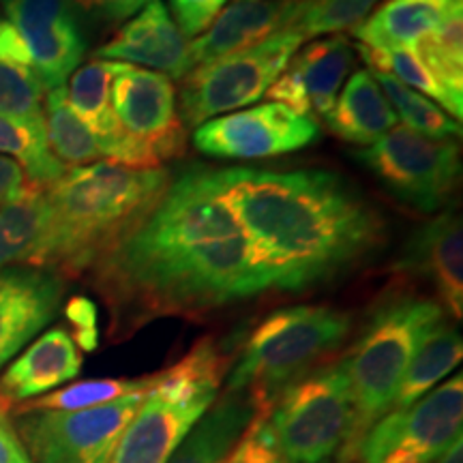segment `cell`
<instances>
[{
    "label": "cell",
    "mask_w": 463,
    "mask_h": 463,
    "mask_svg": "<svg viewBox=\"0 0 463 463\" xmlns=\"http://www.w3.org/2000/svg\"><path fill=\"white\" fill-rule=\"evenodd\" d=\"M116 118L140 140L159 164L178 157L184 148V125L176 109V89L167 75L120 62L112 84Z\"/></svg>",
    "instance_id": "7c38bea8"
},
{
    "label": "cell",
    "mask_w": 463,
    "mask_h": 463,
    "mask_svg": "<svg viewBox=\"0 0 463 463\" xmlns=\"http://www.w3.org/2000/svg\"><path fill=\"white\" fill-rule=\"evenodd\" d=\"M436 463H463V444L461 439L459 442H455L453 447L449 449V453L442 457V459H438Z\"/></svg>",
    "instance_id": "60d3db41"
},
{
    "label": "cell",
    "mask_w": 463,
    "mask_h": 463,
    "mask_svg": "<svg viewBox=\"0 0 463 463\" xmlns=\"http://www.w3.org/2000/svg\"><path fill=\"white\" fill-rule=\"evenodd\" d=\"M412 48L436 82L453 99L463 101V9L449 15Z\"/></svg>",
    "instance_id": "f1b7e54d"
},
{
    "label": "cell",
    "mask_w": 463,
    "mask_h": 463,
    "mask_svg": "<svg viewBox=\"0 0 463 463\" xmlns=\"http://www.w3.org/2000/svg\"><path fill=\"white\" fill-rule=\"evenodd\" d=\"M116 326L189 316L269 289L251 241L215 181L189 170L92 266Z\"/></svg>",
    "instance_id": "6da1fadb"
},
{
    "label": "cell",
    "mask_w": 463,
    "mask_h": 463,
    "mask_svg": "<svg viewBox=\"0 0 463 463\" xmlns=\"http://www.w3.org/2000/svg\"><path fill=\"white\" fill-rule=\"evenodd\" d=\"M317 136L320 127L311 116L281 103H264L206 120L195 129L194 144L208 157L264 159L309 146Z\"/></svg>",
    "instance_id": "8fae6325"
},
{
    "label": "cell",
    "mask_w": 463,
    "mask_h": 463,
    "mask_svg": "<svg viewBox=\"0 0 463 463\" xmlns=\"http://www.w3.org/2000/svg\"><path fill=\"white\" fill-rule=\"evenodd\" d=\"M65 283L48 269L0 266V369L61 311Z\"/></svg>",
    "instance_id": "5bb4252c"
},
{
    "label": "cell",
    "mask_w": 463,
    "mask_h": 463,
    "mask_svg": "<svg viewBox=\"0 0 463 463\" xmlns=\"http://www.w3.org/2000/svg\"><path fill=\"white\" fill-rule=\"evenodd\" d=\"M397 270L431 281L455 320L463 316V230L461 219L444 213L422 223L410 236L397 260Z\"/></svg>",
    "instance_id": "2e32d148"
},
{
    "label": "cell",
    "mask_w": 463,
    "mask_h": 463,
    "mask_svg": "<svg viewBox=\"0 0 463 463\" xmlns=\"http://www.w3.org/2000/svg\"><path fill=\"white\" fill-rule=\"evenodd\" d=\"M297 11L298 0H232L219 11L204 33L189 42L191 62L198 67L251 48L283 28H292Z\"/></svg>",
    "instance_id": "e0dca14e"
},
{
    "label": "cell",
    "mask_w": 463,
    "mask_h": 463,
    "mask_svg": "<svg viewBox=\"0 0 463 463\" xmlns=\"http://www.w3.org/2000/svg\"><path fill=\"white\" fill-rule=\"evenodd\" d=\"M356 50L363 61L369 65V71L386 73L408 86V89L422 92V95H427V99L438 101L439 106L447 109V114L453 116V118H457V123H459L463 116V101L453 99V97L436 82V78L430 73V69L422 65V61L414 52V48L380 50L358 43Z\"/></svg>",
    "instance_id": "f546056e"
},
{
    "label": "cell",
    "mask_w": 463,
    "mask_h": 463,
    "mask_svg": "<svg viewBox=\"0 0 463 463\" xmlns=\"http://www.w3.org/2000/svg\"><path fill=\"white\" fill-rule=\"evenodd\" d=\"M225 463H288L275 442L269 414H258L249 422Z\"/></svg>",
    "instance_id": "e575fe53"
},
{
    "label": "cell",
    "mask_w": 463,
    "mask_h": 463,
    "mask_svg": "<svg viewBox=\"0 0 463 463\" xmlns=\"http://www.w3.org/2000/svg\"><path fill=\"white\" fill-rule=\"evenodd\" d=\"M352 65H354V52L350 42L344 34H333L305 45L288 67L303 84L311 112L326 120Z\"/></svg>",
    "instance_id": "d4e9b609"
},
{
    "label": "cell",
    "mask_w": 463,
    "mask_h": 463,
    "mask_svg": "<svg viewBox=\"0 0 463 463\" xmlns=\"http://www.w3.org/2000/svg\"><path fill=\"white\" fill-rule=\"evenodd\" d=\"M0 114L43 120V84L33 69L0 61Z\"/></svg>",
    "instance_id": "836d02e7"
},
{
    "label": "cell",
    "mask_w": 463,
    "mask_h": 463,
    "mask_svg": "<svg viewBox=\"0 0 463 463\" xmlns=\"http://www.w3.org/2000/svg\"><path fill=\"white\" fill-rule=\"evenodd\" d=\"M170 187L161 167H129L95 161L71 167L45 187L50 234L45 269L54 273L90 270L159 204Z\"/></svg>",
    "instance_id": "3957f363"
},
{
    "label": "cell",
    "mask_w": 463,
    "mask_h": 463,
    "mask_svg": "<svg viewBox=\"0 0 463 463\" xmlns=\"http://www.w3.org/2000/svg\"><path fill=\"white\" fill-rule=\"evenodd\" d=\"M0 157L14 159L26 183L50 187L67 167L54 157L45 136V120H24L0 114Z\"/></svg>",
    "instance_id": "4316f807"
},
{
    "label": "cell",
    "mask_w": 463,
    "mask_h": 463,
    "mask_svg": "<svg viewBox=\"0 0 463 463\" xmlns=\"http://www.w3.org/2000/svg\"><path fill=\"white\" fill-rule=\"evenodd\" d=\"M228 363L215 341L202 339L176 364L150 375L148 392L172 403L213 405Z\"/></svg>",
    "instance_id": "cb8c5ba5"
},
{
    "label": "cell",
    "mask_w": 463,
    "mask_h": 463,
    "mask_svg": "<svg viewBox=\"0 0 463 463\" xmlns=\"http://www.w3.org/2000/svg\"><path fill=\"white\" fill-rule=\"evenodd\" d=\"M372 75L375 82L380 84L392 109H395L397 118H402L408 129L420 133L425 137H431V140H453V137L461 136V125L455 118H450L431 99L408 89V86L391 78V75L378 71H372Z\"/></svg>",
    "instance_id": "4dcf8cb0"
},
{
    "label": "cell",
    "mask_w": 463,
    "mask_h": 463,
    "mask_svg": "<svg viewBox=\"0 0 463 463\" xmlns=\"http://www.w3.org/2000/svg\"><path fill=\"white\" fill-rule=\"evenodd\" d=\"M281 3H297V0H281Z\"/></svg>",
    "instance_id": "b9f144b4"
},
{
    "label": "cell",
    "mask_w": 463,
    "mask_h": 463,
    "mask_svg": "<svg viewBox=\"0 0 463 463\" xmlns=\"http://www.w3.org/2000/svg\"><path fill=\"white\" fill-rule=\"evenodd\" d=\"M33 56L43 89L65 86L86 54V37L71 0H0Z\"/></svg>",
    "instance_id": "4fadbf2b"
},
{
    "label": "cell",
    "mask_w": 463,
    "mask_h": 463,
    "mask_svg": "<svg viewBox=\"0 0 463 463\" xmlns=\"http://www.w3.org/2000/svg\"><path fill=\"white\" fill-rule=\"evenodd\" d=\"M288 463H347L354 457V405L341 363L311 369L269 412Z\"/></svg>",
    "instance_id": "8992f818"
},
{
    "label": "cell",
    "mask_w": 463,
    "mask_h": 463,
    "mask_svg": "<svg viewBox=\"0 0 463 463\" xmlns=\"http://www.w3.org/2000/svg\"><path fill=\"white\" fill-rule=\"evenodd\" d=\"M442 320L438 300L391 298L373 311L361 337L339 361L354 405V455L364 433L391 410L410 361Z\"/></svg>",
    "instance_id": "5b68a950"
},
{
    "label": "cell",
    "mask_w": 463,
    "mask_h": 463,
    "mask_svg": "<svg viewBox=\"0 0 463 463\" xmlns=\"http://www.w3.org/2000/svg\"><path fill=\"white\" fill-rule=\"evenodd\" d=\"M305 39L294 28L270 34L251 48L194 67L183 78L181 114L198 129L219 114L245 108L266 95Z\"/></svg>",
    "instance_id": "52a82bcc"
},
{
    "label": "cell",
    "mask_w": 463,
    "mask_h": 463,
    "mask_svg": "<svg viewBox=\"0 0 463 463\" xmlns=\"http://www.w3.org/2000/svg\"><path fill=\"white\" fill-rule=\"evenodd\" d=\"M356 159L380 178L403 204L436 213L459 181V146L453 140H431L405 125L392 127Z\"/></svg>",
    "instance_id": "9c48e42d"
},
{
    "label": "cell",
    "mask_w": 463,
    "mask_h": 463,
    "mask_svg": "<svg viewBox=\"0 0 463 463\" xmlns=\"http://www.w3.org/2000/svg\"><path fill=\"white\" fill-rule=\"evenodd\" d=\"M99 61L144 65L150 71L183 80L191 69L189 42L172 20L170 11L161 0H153L120 26V31L95 52Z\"/></svg>",
    "instance_id": "9a60e30c"
},
{
    "label": "cell",
    "mask_w": 463,
    "mask_h": 463,
    "mask_svg": "<svg viewBox=\"0 0 463 463\" xmlns=\"http://www.w3.org/2000/svg\"><path fill=\"white\" fill-rule=\"evenodd\" d=\"M0 61L33 69V56L26 42L17 33V28L9 20H3V17H0Z\"/></svg>",
    "instance_id": "74e56055"
},
{
    "label": "cell",
    "mask_w": 463,
    "mask_h": 463,
    "mask_svg": "<svg viewBox=\"0 0 463 463\" xmlns=\"http://www.w3.org/2000/svg\"><path fill=\"white\" fill-rule=\"evenodd\" d=\"M328 129L347 144L372 146L397 125V114L369 69L347 80L326 118Z\"/></svg>",
    "instance_id": "603a6c76"
},
{
    "label": "cell",
    "mask_w": 463,
    "mask_h": 463,
    "mask_svg": "<svg viewBox=\"0 0 463 463\" xmlns=\"http://www.w3.org/2000/svg\"><path fill=\"white\" fill-rule=\"evenodd\" d=\"M148 391L69 412H31L17 433L33 463H108Z\"/></svg>",
    "instance_id": "30bf717a"
},
{
    "label": "cell",
    "mask_w": 463,
    "mask_h": 463,
    "mask_svg": "<svg viewBox=\"0 0 463 463\" xmlns=\"http://www.w3.org/2000/svg\"><path fill=\"white\" fill-rule=\"evenodd\" d=\"M71 3L80 5V7L90 11V14L106 17V20H129L137 14V11L146 7L153 0H71Z\"/></svg>",
    "instance_id": "f35d334b"
},
{
    "label": "cell",
    "mask_w": 463,
    "mask_h": 463,
    "mask_svg": "<svg viewBox=\"0 0 463 463\" xmlns=\"http://www.w3.org/2000/svg\"><path fill=\"white\" fill-rule=\"evenodd\" d=\"M352 317L326 305H297L275 311L249 335L228 391H242L269 414L288 386L316 369L322 356L344 344Z\"/></svg>",
    "instance_id": "277c9868"
},
{
    "label": "cell",
    "mask_w": 463,
    "mask_h": 463,
    "mask_svg": "<svg viewBox=\"0 0 463 463\" xmlns=\"http://www.w3.org/2000/svg\"><path fill=\"white\" fill-rule=\"evenodd\" d=\"M65 316L69 324L73 326V341L82 347L84 352H92L99 341V333H97V307L90 298L75 297L67 303Z\"/></svg>",
    "instance_id": "8d00e7d4"
},
{
    "label": "cell",
    "mask_w": 463,
    "mask_h": 463,
    "mask_svg": "<svg viewBox=\"0 0 463 463\" xmlns=\"http://www.w3.org/2000/svg\"><path fill=\"white\" fill-rule=\"evenodd\" d=\"M461 354L463 344L459 331L442 320L427 335L419 352L410 361L389 412L408 408L436 389L438 382H442L450 372H455L457 364L461 363Z\"/></svg>",
    "instance_id": "484cf974"
},
{
    "label": "cell",
    "mask_w": 463,
    "mask_h": 463,
    "mask_svg": "<svg viewBox=\"0 0 463 463\" xmlns=\"http://www.w3.org/2000/svg\"><path fill=\"white\" fill-rule=\"evenodd\" d=\"M459 9L463 0H386L352 33L369 48H412Z\"/></svg>",
    "instance_id": "7402d4cb"
},
{
    "label": "cell",
    "mask_w": 463,
    "mask_h": 463,
    "mask_svg": "<svg viewBox=\"0 0 463 463\" xmlns=\"http://www.w3.org/2000/svg\"><path fill=\"white\" fill-rule=\"evenodd\" d=\"M82 369V354L67 328L56 326L33 341L9 364L0 378V402L11 405L14 402L42 397L43 392L58 389L65 382L78 378Z\"/></svg>",
    "instance_id": "d6986e66"
},
{
    "label": "cell",
    "mask_w": 463,
    "mask_h": 463,
    "mask_svg": "<svg viewBox=\"0 0 463 463\" xmlns=\"http://www.w3.org/2000/svg\"><path fill=\"white\" fill-rule=\"evenodd\" d=\"M26 184L22 167L14 159L0 157V208L11 202Z\"/></svg>",
    "instance_id": "ab89813d"
},
{
    "label": "cell",
    "mask_w": 463,
    "mask_h": 463,
    "mask_svg": "<svg viewBox=\"0 0 463 463\" xmlns=\"http://www.w3.org/2000/svg\"><path fill=\"white\" fill-rule=\"evenodd\" d=\"M258 408L242 391H228L191 427L167 463H225Z\"/></svg>",
    "instance_id": "ffe728a7"
},
{
    "label": "cell",
    "mask_w": 463,
    "mask_h": 463,
    "mask_svg": "<svg viewBox=\"0 0 463 463\" xmlns=\"http://www.w3.org/2000/svg\"><path fill=\"white\" fill-rule=\"evenodd\" d=\"M375 3L378 0H298L292 28L300 33L305 42L320 34L354 31Z\"/></svg>",
    "instance_id": "d6a6232c"
},
{
    "label": "cell",
    "mask_w": 463,
    "mask_h": 463,
    "mask_svg": "<svg viewBox=\"0 0 463 463\" xmlns=\"http://www.w3.org/2000/svg\"><path fill=\"white\" fill-rule=\"evenodd\" d=\"M225 5L228 0H170L172 20L184 37H198L211 26Z\"/></svg>",
    "instance_id": "d590c367"
},
{
    "label": "cell",
    "mask_w": 463,
    "mask_h": 463,
    "mask_svg": "<svg viewBox=\"0 0 463 463\" xmlns=\"http://www.w3.org/2000/svg\"><path fill=\"white\" fill-rule=\"evenodd\" d=\"M251 241L269 288L303 289L356 264L384 239V222L337 174L324 170L215 172Z\"/></svg>",
    "instance_id": "7a4b0ae2"
},
{
    "label": "cell",
    "mask_w": 463,
    "mask_h": 463,
    "mask_svg": "<svg viewBox=\"0 0 463 463\" xmlns=\"http://www.w3.org/2000/svg\"><path fill=\"white\" fill-rule=\"evenodd\" d=\"M208 408L211 405L172 403L146 392L108 463H167Z\"/></svg>",
    "instance_id": "ac0fdd59"
},
{
    "label": "cell",
    "mask_w": 463,
    "mask_h": 463,
    "mask_svg": "<svg viewBox=\"0 0 463 463\" xmlns=\"http://www.w3.org/2000/svg\"><path fill=\"white\" fill-rule=\"evenodd\" d=\"M50 206L45 187L26 183L14 200L0 208V266L45 269Z\"/></svg>",
    "instance_id": "44dd1931"
},
{
    "label": "cell",
    "mask_w": 463,
    "mask_h": 463,
    "mask_svg": "<svg viewBox=\"0 0 463 463\" xmlns=\"http://www.w3.org/2000/svg\"><path fill=\"white\" fill-rule=\"evenodd\" d=\"M50 150L62 165H89L103 159V148L89 125L69 106L65 86L52 89L43 108Z\"/></svg>",
    "instance_id": "83f0119b"
},
{
    "label": "cell",
    "mask_w": 463,
    "mask_h": 463,
    "mask_svg": "<svg viewBox=\"0 0 463 463\" xmlns=\"http://www.w3.org/2000/svg\"><path fill=\"white\" fill-rule=\"evenodd\" d=\"M150 389V375L140 380H82L69 384L65 389H58L48 395L37 397L34 402H28L20 410L24 412H45V410H54V412H69V410H86L97 408V405L112 403L116 399L131 395L136 391Z\"/></svg>",
    "instance_id": "1f68e13d"
},
{
    "label": "cell",
    "mask_w": 463,
    "mask_h": 463,
    "mask_svg": "<svg viewBox=\"0 0 463 463\" xmlns=\"http://www.w3.org/2000/svg\"><path fill=\"white\" fill-rule=\"evenodd\" d=\"M463 378L455 375L403 410L386 412L358 442L361 463H436L461 439Z\"/></svg>",
    "instance_id": "ba28073f"
}]
</instances>
